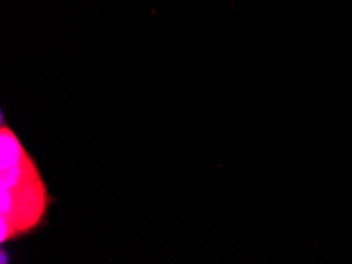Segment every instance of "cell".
<instances>
[{
    "instance_id": "6da1fadb",
    "label": "cell",
    "mask_w": 352,
    "mask_h": 264,
    "mask_svg": "<svg viewBox=\"0 0 352 264\" xmlns=\"http://www.w3.org/2000/svg\"><path fill=\"white\" fill-rule=\"evenodd\" d=\"M0 177V241L34 230L47 209V192L34 160L7 127L2 128Z\"/></svg>"
}]
</instances>
